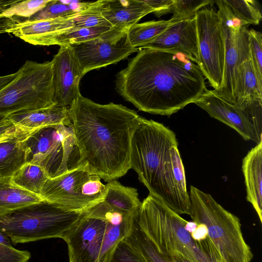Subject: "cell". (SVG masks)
Returning a JSON list of instances; mask_svg holds the SVG:
<instances>
[{
	"label": "cell",
	"instance_id": "cell-1",
	"mask_svg": "<svg viewBox=\"0 0 262 262\" xmlns=\"http://www.w3.org/2000/svg\"><path fill=\"white\" fill-rule=\"evenodd\" d=\"M197 64L176 52L142 49L116 75V90L139 110L169 116L207 89Z\"/></svg>",
	"mask_w": 262,
	"mask_h": 262
},
{
	"label": "cell",
	"instance_id": "cell-2",
	"mask_svg": "<svg viewBox=\"0 0 262 262\" xmlns=\"http://www.w3.org/2000/svg\"><path fill=\"white\" fill-rule=\"evenodd\" d=\"M68 108L79 168L107 182L125 175L131 169V141L140 116L123 105L99 104L80 93Z\"/></svg>",
	"mask_w": 262,
	"mask_h": 262
},
{
	"label": "cell",
	"instance_id": "cell-3",
	"mask_svg": "<svg viewBox=\"0 0 262 262\" xmlns=\"http://www.w3.org/2000/svg\"><path fill=\"white\" fill-rule=\"evenodd\" d=\"M130 162L149 194L178 214L189 215L185 169L172 130L140 117L132 136Z\"/></svg>",
	"mask_w": 262,
	"mask_h": 262
},
{
	"label": "cell",
	"instance_id": "cell-4",
	"mask_svg": "<svg viewBox=\"0 0 262 262\" xmlns=\"http://www.w3.org/2000/svg\"><path fill=\"white\" fill-rule=\"evenodd\" d=\"M82 213L62 238L70 262H110L118 245L135 228L137 214H124L104 200Z\"/></svg>",
	"mask_w": 262,
	"mask_h": 262
},
{
	"label": "cell",
	"instance_id": "cell-5",
	"mask_svg": "<svg viewBox=\"0 0 262 262\" xmlns=\"http://www.w3.org/2000/svg\"><path fill=\"white\" fill-rule=\"evenodd\" d=\"M186 222L149 194L136 217L137 226L159 253H177L192 262H222L219 254L207 251L193 239L184 228Z\"/></svg>",
	"mask_w": 262,
	"mask_h": 262
},
{
	"label": "cell",
	"instance_id": "cell-6",
	"mask_svg": "<svg viewBox=\"0 0 262 262\" xmlns=\"http://www.w3.org/2000/svg\"><path fill=\"white\" fill-rule=\"evenodd\" d=\"M189 215L204 224L208 237L222 262H251L253 254L244 239L239 218L226 210L210 194L190 186Z\"/></svg>",
	"mask_w": 262,
	"mask_h": 262
},
{
	"label": "cell",
	"instance_id": "cell-7",
	"mask_svg": "<svg viewBox=\"0 0 262 262\" xmlns=\"http://www.w3.org/2000/svg\"><path fill=\"white\" fill-rule=\"evenodd\" d=\"M81 215L44 201L1 218L0 231L14 245L52 238H62Z\"/></svg>",
	"mask_w": 262,
	"mask_h": 262
},
{
	"label": "cell",
	"instance_id": "cell-8",
	"mask_svg": "<svg viewBox=\"0 0 262 262\" xmlns=\"http://www.w3.org/2000/svg\"><path fill=\"white\" fill-rule=\"evenodd\" d=\"M18 75L0 91V117L56 105L51 61L27 60Z\"/></svg>",
	"mask_w": 262,
	"mask_h": 262
},
{
	"label": "cell",
	"instance_id": "cell-9",
	"mask_svg": "<svg viewBox=\"0 0 262 262\" xmlns=\"http://www.w3.org/2000/svg\"><path fill=\"white\" fill-rule=\"evenodd\" d=\"M28 162L44 169L50 178L79 168L80 153L73 126L63 124L43 127L27 141Z\"/></svg>",
	"mask_w": 262,
	"mask_h": 262
},
{
	"label": "cell",
	"instance_id": "cell-10",
	"mask_svg": "<svg viewBox=\"0 0 262 262\" xmlns=\"http://www.w3.org/2000/svg\"><path fill=\"white\" fill-rule=\"evenodd\" d=\"M106 186L98 175L77 168L49 178L41 190L45 201L82 213L104 200Z\"/></svg>",
	"mask_w": 262,
	"mask_h": 262
},
{
	"label": "cell",
	"instance_id": "cell-11",
	"mask_svg": "<svg viewBox=\"0 0 262 262\" xmlns=\"http://www.w3.org/2000/svg\"><path fill=\"white\" fill-rule=\"evenodd\" d=\"M198 39L196 63L213 91L221 85L224 69L225 42L222 20L217 11L205 7L195 15Z\"/></svg>",
	"mask_w": 262,
	"mask_h": 262
},
{
	"label": "cell",
	"instance_id": "cell-12",
	"mask_svg": "<svg viewBox=\"0 0 262 262\" xmlns=\"http://www.w3.org/2000/svg\"><path fill=\"white\" fill-rule=\"evenodd\" d=\"M128 29L112 27L96 38L70 45L83 76L90 71L116 64L138 51L129 41Z\"/></svg>",
	"mask_w": 262,
	"mask_h": 262
},
{
	"label": "cell",
	"instance_id": "cell-13",
	"mask_svg": "<svg viewBox=\"0 0 262 262\" xmlns=\"http://www.w3.org/2000/svg\"><path fill=\"white\" fill-rule=\"evenodd\" d=\"M194 103L236 130L244 140L256 144L262 142V108L243 109L207 89Z\"/></svg>",
	"mask_w": 262,
	"mask_h": 262
},
{
	"label": "cell",
	"instance_id": "cell-14",
	"mask_svg": "<svg viewBox=\"0 0 262 262\" xmlns=\"http://www.w3.org/2000/svg\"><path fill=\"white\" fill-rule=\"evenodd\" d=\"M54 102L60 107L69 106L80 93L79 83L83 77L71 47L61 46L51 60Z\"/></svg>",
	"mask_w": 262,
	"mask_h": 262
},
{
	"label": "cell",
	"instance_id": "cell-15",
	"mask_svg": "<svg viewBox=\"0 0 262 262\" xmlns=\"http://www.w3.org/2000/svg\"><path fill=\"white\" fill-rule=\"evenodd\" d=\"M222 26L225 42L224 74L219 89L213 92L225 101L234 103L236 70L250 55L249 29L248 27H244L234 32L223 24Z\"/></svg>",
	"mask_w": 262,
	"mask_h": 262
},
{
	"label": "cell",
	"instance_id": "cell-16",
	"mask_svg": "<svg viewBox=\"0 0 262 262\" xmlns=\"http://www.w3.org/2000/svg\"><path fill=\"white\" fill-rule=\"evenodd\" d=\"M139 49L179 52L195 62L198 55L195 17L173 23L153 41Z\"/></svg>",
	"mask_w": 262,
	"mask_h": 262
},
{
	"label": "cell",
	"instance_id": "cell-17",
	"mask_svg": "<svg viewBox=\"0 0 262 262\" xmlns=\"http://www.w3.org/2000/svg\"><path fill=\"white\" fill-rule=\"evenodd\" d=\"M74 27L72 16L38 20L21 19L7 33L33 45L49 46L59 33Z\"/></svg>",
	"mask_w": 262,
	"mask_h": 262
},
{
	"label": "cell",
	"instance_id": "cell-18",
	"mask_svg": "<svg viewBox=\"0 0 262 262\" xmlns=\"http://www.w3.org/2000/svg\"><path fill=\"white\" fill-rule=\"evenodd\" d=\"M234 99V104L245 110L262 107V84L257 79L250 55L236 70Z\"/></svg>",
	"mask_w": 262,
	"mask_h": 262
},
{
	"label": "cell",
	"instance_id": "cell-19",
	"mask_svg": "<svg viewBox=\"0 0 262 262\" xmlns=\"http://www.w3.org/2000/svg\"><path fill=\"white\" fill-rule=\"evenodd\" d=\"M152 12L143 0H103L102 14L112 27L129 29Z\"/></svg>",
	"mask_w": 262,
	"mask_h": 262
},
{
	"label": "cell",
	"instance_id": "cell-20",
	"mask_svg": "<svg viewBox=\"0 0 262 262\" xmlns=\"http://www.w3.org/2000/svg\"><path fill=\"white\" fill-rule=\"evenodd\" d=\"M242 171L246 199L252 205L262 223V142L249 150L244 158Z\"/></svg>",
	"mask_w": 262,
	"mask_h": 262
},
{
	"label": "cell",
	"instance_id": "cell-21",
	"mask_svg": "<svg viewBox=\"0 0 262 262\" xmlns=\"http://www.w3.org/2000/svg\"><path fill=\"white\" fill-rule=\"evenodd\" d=\"M15 125L25 130L35 132L43 127L72 124L69 108L54 106L23 112L8 117Z\"/></svg>",
	"mask_w": 262,
	"mask_h": 262
},
{
	"label": "cell",
	"instance_id": "cell-22",
	"mask_svg": "<svg viewBox=\"0 0 262 262\" xmlns=\"http://www.w3.org/2000/svg\"><path fill=\"white\" fill-rule=\"evenodd\" d=\"M36 132H25L0 142V178L12 177L28 162L30 150L27 141Z\"/></svg>",
	"mask_w": 262,
	"mask_h": 262
},
{
	"label": "cell",
	"instance_id": "cell-23",
	"mask_svg": "<svg viewBox=\"0 0 262 262\" xmlns=\"http://www.w3.org/2000/svg\"><path fill=\"white\" fill-rule=\"evenodd\" d=\"M11 178H0V219L25 207L44 201L41 196L14 185Z\"/></svg>",
	"mask_w": 262,
	"mask_h": 262
},
{
	"label": "cell",
	"instance_id": "cell-24",
	"mask_svg": "<svg viewBox=\"0 0 262 262\" xmlns=\"http://www.w3.org/2000/svg\"><path fill=\"white\" fill-rule=\"evenodd\" d=\"M104 201L114 209L128 215L137 213L141 205L137 189L126 187L116 180L105 185Z\"/></svg>",
	"mask_w": 262,
	"mask_h": 262
},
{
	"label": "cell",
	"instance_id": "cell-25",
	"mask_svg": "<svg viewBox=\"0 0 262 262\" xmlns=\"http://www.w3.org/2000/svg\"><path fill=\"white\" fill-rule=\"evenodd\" d=\"M49 178L47 172L42 167L27 162L12 176L11 179L17 186L40 195Z\"/></svg>",
	"mask_w": 262,
	"mask_h": 262
},
{
	"label": "cell",
	"instance_id": "cell-26",
	"mask_svg": "<svg viewBox=\"0 0 262 262\" xmlns=\"http://www.w3.org/2000/svg\"><path fill=\"white\" fill-rule=\"evenodd\" d=\"M172 23L169 19L136 24L128 30L129 41L133 47L139 49L153 41Z\"/></svg>",
	"mask_w": 262,
	"mask_h": 262
},
{
	"label": "cell",
	"instance_id": "cell-27",
	"mask_svg": "<svg viewBox=\"0 0 262 262\" xmlns=\"http://www.w3.org/2000/svg\"><path fill=\"white\" fill-rule=\"evenodd\" d=\"M89 3L90 2L78 1L50 0L43 9L30 18L25 19L29 20H38L69 17L83 10Z\"/></svg>",
	"mask_w": 262,
	"mask_h": 262
},
{
	"label": "cell",
	"instance_id": "cell-28",
	"mask_svg": "<svg viewBox=\"0 0 262 262\" xmlns=\"http://www.w3.org/2000/svg\"><path fill=\"white\" fill-rule=\"evenodd\" d=\"M112 27L108 26L90 28L73 27L59 33L50 41L51 45H71L84 42L98 37L110 30Z\"/></svg>",
	"mask_w": 262,
	"mask_h": 262
},
{
	"label": "cell",
	"instance_id": "cell-29",
	"mask_svg": "<svg viewBox=\"0 0 262 262\" xmlns=\"http://www.w3.org/2000/svg\"><path fill=\"white\" fill-rule=\"evenodd\" d=\"M102 10L103 0L90 2L83 10L72 16L74 27L90 28L102 26L112 27L103 16Z\"/></svg>",
	"mask_w": 262,
	"mask_h": 262
},
{
	"label": "cell",
	"instance_id": "cell-30",
	"mask_svg": "<svg viewBox=\"0 0 262 262\" xmlns=\"http://www.w3.org/2000/svg\"><path fill=\"white\" fill-rule=\"evenodd\" d=\"M234 15L249 25H257L261 18V13L256 1L252 0H224Z\"/></svg>",
	"mask_w": 262,
	"mask_h": 262
},
{
	"label": "cell",
	"instance_id": "cell-31",
	"mask_svg": "<svg viewBox=\"0 0 262 262\" xmlns=\"http://www.w3.org/2000/svg\"><path fill=\"white\" fill-rule=\"evenodd\" d=\"M215 2L212 0H174L172 15L170 20L174 23L193 18L200 9Z\"/></svg>",
	"mask_w": 262,
	"mask_h": 262
},
{
	"label": "cell",
	"instance_id": "cell-32",
	"mask_svg": "<svg viewBox=\"0 0 262 262\" xmlns=\"http://www.w3.org/2000/svg\"><path fill=\"white\" fill-rule=\"evenodd\" d=\"M128 238L139 249L148 262H171L166 255L161 254L156 250L137 225Z\"/></svg>",
	"mask_w": 262,
	"mask_h": 262
},
{
	"label": "cell",
	"instance_id": "cell-33",
	"mask_svg": "<svg viewBox=\"0 0 262 262\" xmlns=\"http://www.w3.org/2000/svg\"><path fill=\"white\" fill-rule=\"evenodd\" d=\"M110 262H148L139 249L127 237L116 249Z\"/></svg>",
	"mask_w": 262,
	"mask_h": 262
},
{
	"label": "cell",
	"instance_id": "cell-34",
	"mask_svg": "<svg viewBox=\"0 0 262 262\" xmlns=\"http://www.w3.org/2000/svg\"><path fill=\"white\" fill-rule=\"evenodd\" d=\"M50 0L18 1L3 14L6 17L28 18L43 9Z\"/></svg>",
	"mask_w": 262,
	"mask_h": 262
},
{
	"label": "cell",
	"instance_id": "cell-35",
	"mask_svg": "<svg viewBox=\"0 0 262 262\" xmlns=\"http://www.w3.org/2000/svg\"><path fill=\"white\" fill-rule=\"evenodd\" d=\"M250 55L257 79L262 84V34L253 29L249 30Z\"/></svg>",
	"mask_w": 262,
	"mask_h": 262
},
{
	"label": "cell",
	"instance_id": "cell-36",
	"mask_svg": "<svg viewBox=\"0 0 262 262\" xmlns=\"http://www.w3.org/2000/svg\"><path fill=\"white\" fill-rule=\"evenodd\" d=\"M31 257L28 251L0 244V262H28Z\"/></svg>",
	"mask_w": 262,
	"mask_h": 262
},
{
	"label": "cell",
	"instance_id": "cell-37",
	"mask_svg": "<svg viewBox=\"0 0 262 262\" xmlns=\"http://www.w3.org/2000/svg\"><path fill=\"white\" fill-rule=\"evenodd\" d=\"M18 1L0 0V34L7 33L12 27L20 21L17 17H6L3 13Z\"/></svg>",
	"mask_w": 262,
	"mask_h": 262
},
{
	"label": "cell",
	"instance_id": "cell-38",
	"mask_svg": "<svg viewBox=\"0 0 262 262\" xmlns=\"http://www.w3.org/2000/svg\"><path fill=\"white\" fill-rule=\"evenodd\" d=\"M153 9V13L158 17L172 13L174 0H143Z\"/></svg>",
	"mask_w": 262,
	"mask_h": 262
},
{
	"label": "cell",
	"instance_id": "cell-39",
	"mask_svg": "<svg viewBox=\"0 0 262 262\" xmlns=\"http://www.w3.org/2000/svg\"><path fill=\"white\" fill-rule=\"evenodd\" d=\"M27 131L15 125L8 117L0 122V137L12 136Z\"/></svg>",
	"mask_w": 262,
	"mask_h": 262
},
{
	"label": "cell",
	"instance_id": "cell-40",
	"mask_svg": "<svg viewBox=\"0 0 262 262\" xmlns=\"http://www.w3.org/2000/svg\"><path fill=\"white\" fill-rule=\"evenodd\" d=\"M198 224V225L195 231L190 234L193 240L197 243H199L207 239L208 235L206 226L202 223Z\"/></svg>",
	"mask_w": 262,
	"mask_h": 262
},
{
	"label": "cell",
	"instance_id": "cell-41",
	"mask_svg": "<svg viewBox=\"0 0 262 262\" xmlns=\"http://www.w3.org/2000/svg\"><path fill=\"white\" fill-rule=\"evenodd\" d=\"M18 75V71L9 75L0 76V91L11 82Z\"/></svg>",
	"mask_w": 262,
	"mask_h": 262
},
{
	"label": "cell",
	"instance_id": "cell-42",
	"mask_svg": "<svg viewBox=\"0 0 262 262\" xmlns=\"http://www.w3.org/2000/svg\"><path fill=\"white\" fill-rule=\"evenodd\" d=\"M164 255H166L171 262H192L177 253Z\"/></svg>",
	"mask_w": 262,
	"mask_h": 262
},
{
	"label": "cell",
	"instance_id": "cell-43",
	"mask_svg": "<svg viewBox=\"0 0 262 262\" xmlns=\"http://www.w3.org/2000/svg\"><path fill=\"white\" fill-rule=\"evenodd\" d=\"M198 225V224L193 221H187L185 225L184 228L186 230H187L189 233L191 234L195 231Z\"/></svg>",
	"mask_w": 262,
	"mask_h": 262
},
{
	"label": "cell",
	"instance_id": "cell-44",
	"mask_svg": "<svg viewBox=\"0 0 262 262\" xmlns=\"http://www.w3.org/2000/svg\"><path fill=\"white\" fill-rule=\"evenodd\" d=\"M0 244L11 246L10 238L5 234L0 231Z\"/></svg>",
	"mask_w": 262,
	"mask_h": 262
},
{
	"label": "cell",
	"instance_id": "cell-45",
	"mask_svg": "<svg viewBox=\"0 0 262 262\" xmlns=\"http://www.w3.org/2000/svg\"><path fill=\"white\" fill-rule=\"evenodd\" d=\"M23 132L21 133H23ZM19 134H17L16 135H15V136H4V137H0V142H3V141H6V140H8L9 139H10L11 138H12L13 137L19 135Z\"/></svg>",
	"mask_w": 262,
	"mask_h": 262
},
{
	"label": "cell",
	"instance_id": "cell-46",
	"mask_svg": "<svg viewBox=\"0 0 262 262\" xmlns=\"http://www.w3.org/2000/svg\"><path fill=\"white\" fill-rule=\"evenodd\" d=\"M6 117H0V122H1L3 119H4Z\"/></svg>",
	"mask_w": 262,
	"mask_h": 262
}]
</instances>
